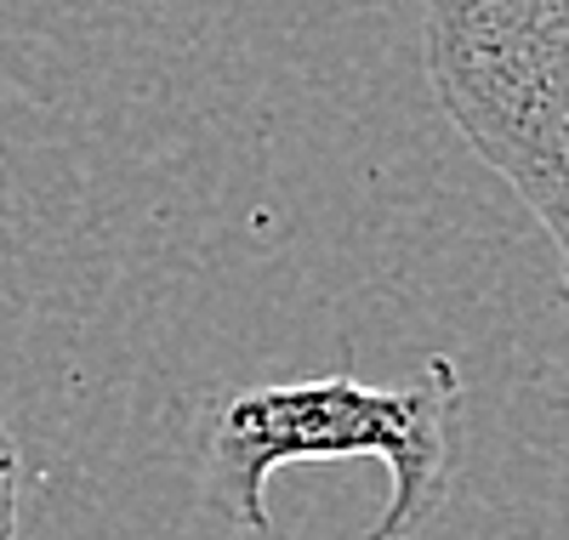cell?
I'll return each instance as SVG.
<instances>
[{
    "mask_svg": "<svg viewBox=\"0 0 569 540\" xmlns=\"http://www.w3.org/2000/svg\"><path fill=\"white\" fill-rule=\"evenodd\" d=\"M376 456L388 467V507L365 540H410L450 501L461 461V376L427 359L416 381L376 387L359 376H308L240 387L206 416L200 461L211 507L251 534L273 529L268 478L291 461Z\"/></svg>",
    "mask_w": 569,
    "mask_h": 540,
    "instance_id": "6da1fadb",
    "label": "cell"
},
{
    "mask_svg": "<svg viewBox=\"0 0 569 540\" xmlns=\"http://www.w3.org/2000/svg\"><path fill=\"white\" fill-rule=\"evenodd\" d=\"M439 109L558 251L569 290V0H427Z\"/></svg>",
    "mask_w": 569,
    "mask_h": 540,
    "instance_id": "7a4b0ae2",
    "label": "cell"
},
{
    "mask_svg": "<svg viewBox=\"0 0 569 540\" xmlns=\"http://www.w3.org/2000/svg\"><path fill=\"white\" fill-rule=\"evenodd\" d=\"M18 501H23V461L7 421H0V540H18Z\"/></svg>",
    "mask_w": 569,
    "mask_h": 540,
    "instance_id": "3957f363",
    "label": "cell"
}]
</instances>
